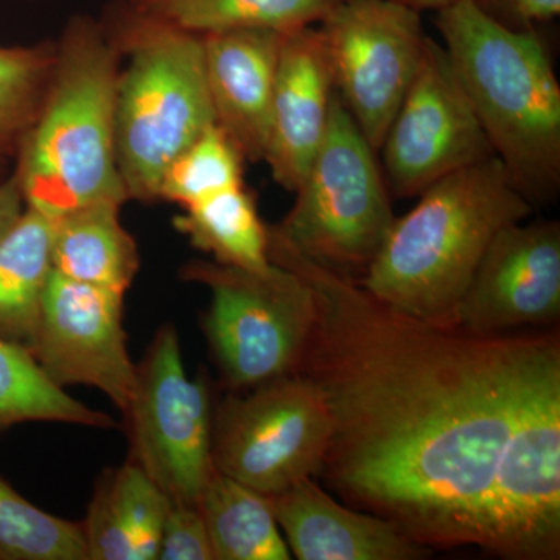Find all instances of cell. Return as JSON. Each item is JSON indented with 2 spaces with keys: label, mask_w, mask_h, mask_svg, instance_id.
Returning <instances> with one entry per match:
<instances>
[{
  "label": "cell",
  "mask_w": 560,
  "mask_h": 560,
  "mask_svg": "<svg viewBox=\"0 0 560 560\" xmlns=\"http://www.w3.org/2000/svg\"><path fill=\"white\" fill-rule=\"evenodd\" d=\"M217 560H289L270 497L213 470L198 501Z\"/></svg>",
  "instance_id": "21"
},
{
  "label": "cell",
  "mask_w": 560,
  "mask_h": 560,
  "mask_svg": "<svg viewBox=\"0 0 560 560\" xmlns=\"http://www.w3.org/2000/svg\"><path fill=\"white\" fill-rule=\"evenodd\" d=\"M334 95V73L319 28L283 33L264 161L272 179L291 194L326 136Z\"/></svg>",
  "instance_id": "15"
},
{
  "label": "cell",
  "mask_w": 560,
  "mask_h": 560,
  "mask_svg": "<svg viewBox=\"0 0 560 560\" xmlns=\"http://www.w3.org/2000/svg\"><path fill=\"white\" fill-rule=\"evenodd\" d=\"M173 224L217 264L248 271H264L272 264L270 230L245 184L184 208Z\"/></svg>",
  "instance_id": "23"
},
{
  "label": "cell",
  "mask_w": 560,
  "mask_h": 560,
  "mask_svg": "<svg viewBox=\"0 0 560 560\" xmlns=\"http://www.w3.org/2000/svg\"><path fill=\"white\" fill-rule=\"evenodd\" d=\"M245 161L230 136L212 125L171 162L162 175L160 200L184 209L243 186Z\"/></svg>",
  "instance_id": "27"
},
{
  "label": "cell",
  "mask_w": 560,
  "mask_h": 560,
  "mask_svg": "<svg viewBox=\"0 0 560 560\" xmlns=\"http://www.w3.org/2000/svg\"><path fill=\"white\" fill-rule=\"evenodd\" d=\"M109 35L127 55L114 109L116 158L128 200H160L171 162L215 125L202 36L121 9Z\"/></svg>",
  "instance_id": "5"
},
{
  "label": "cell",
  "mask_w": 560,
  "mask_h": 560,
  "mask_svg": "<svg viewBox=\"0 0 560 560\" xmlns=\"http://www.w3.org/2000/svg\"><path fill=\"white\" fill-rule=\"evenodd\" d=\"M0 560H88L81 523L39 510L0 478Z\"/></svg>",
  "instance_id": "26"
},
{
  "label": "cell",
  "mask_w": 560,
  "mask_h": 560,
  "mask_svg": "<svg viewBox=\"0 0 560 560\" xmlns=\"http://www.w3.org/2000/svg\"><path fill=\"white\" fill-rule=\"evenodd\" d=\"M285 219L270 234L308 259L352 276L366 271L396 215L377 151L335 91L326 136Z\"/></svg>",
  "instance_id": "6"
},
{
  "label": "cell",
  "mask_w": 560,
  "mask_h": 560,
  "mask_svg": "<svg viewBox=\"0 0 560 560\" xmlns=\"http://www.w3.org/2000/svg\"><path fill=\"white\" fill-rule=\"evenodd\" d=\"M138 464L168 497L198 504L212 460V405L202 378L184 370L178 331L165 324L154 335L142 363L136 366L132 396L124 410Z\"/></svg>",
  "instance_id": "10"
},
{
  "label": "cell",
  "mask_w": 560,
  "mask_h": 560,
  "mask_svg": "<svg viewBox=\"0 0 560 560\" xmlns=\"http://www.w3.org/2000/svg\"><path fill=\"white\" fill-rule=\"evenodd\" d=\"M124 298L51 270L31 349L54 385L94 386L121 411L136 383L124 329Z\"/></svg>",
  "instance_id": "13"
},
{
  "label": "cell",
  "mask_w": 560,
  "mask_h": 560,
  "mask_svg": "<svg viewBox=\"0 0 560 560\" xmlns=\"http://www.w3.org/2000/svg\"><path fill=\"white\" fill-rule=\"evenodd\" d=\"M22 422H62L113 429L105 412L92 410L54 385L31 352L0 340V430Z\"/></svg>",
  "instance_id": "24"
},
{
  "label": "cell",
  "mask_w": 560,
  "mask_h": 560,
  "mask_svg": "<svg viewBox=\"0 0 560 560\" xmlns=\"http://www.w3.org/2000/svg\"><path fill=\"white\" fill-rule=\"evenodd\" d=\"M180 278L210 291L205 334L231 389L256 388L298 371L316 313L311 285L300 275L275 261L248 271L195 260L184 265Z\"/></svg>",
  "instance_id": "7"
},
{
  "label": "cell",
  "mask_w": 560,
  "mask_h": 560,
  "mask_svg": "<svg viewBox=\"0 0 560 560\" xmlns=\"http://www.w3.org/2000/svg\"><path fill=\"white\" fill-rule=\"evenodd\" d=\"M25 209L20 184L13 173L0 179V238L16 223Z\"/></svg>",
  "instance_id": "30"
},
{
  "label": "cell",
  "mask_w": 560,
  "mask_h": 560,
  "mask_svg": "<svg viewBox=\"0 0 560 560\" xmlns=\"http://www.w3.org/2000/svg\"><path fill=\"white\" fill-rule=\"evenodd\" d=\"M161 560H213L212 544L198 504L171 501L162 525L158 558Z\"/></svg>",
  "instance_id": "28"
},
{
  "label": "cell",
  "mask_w": 560,
  "mask_h": 560,
  "mask_svg": "<svg viewBox=\"0 0 560 560\" xmlns=\"http://www.w3.org/2000/svg\"><path fill=\"white\" fill-rule=\"evenodd\" d=\"M55 44L46 97L11 172L25 206L49 219L94 202L128 201L114 136L119 47L88 18L70 21Z\"/></svg>",
  "instance_id": "3"
},
{
  "label": "cell",
  "mask_w": 560,
  "mask_h": 560,
  "mask_svg": "<svg viewBox=\"0 0 560 560\" xmlns=\"http://www.w3.org/2000/svg\"><path fill=\"white\" fill-rule=\"evenodd\" d=\"M434 22L493 156L530 205L555 200L560 189V84L539 33L504 27L474 0L445 7Z\"/></svg>",
  "instance_id": "4"
},
{
  "label": "cell",
  "mask_w": 560,
  "mask_h": 560,
  "mask_svg": "<svg viewBox=\"0 0 560 560\" xmlns=\"http://www.w3.org/2000/svg\"><path fill=\"white\" fill-rule=\"evenodd\" d=\"M341 0H128L125 9L194 35L318 25Z\"/></svg>",
  "instance_id": "22"
},
{
  "label": "cell",
  "mask_w": 560,
  "mask_h": 560,
  "mask_svg": "<svg viewBox=\"0 0 560 560\" xmlns=\"http://www.w3.org/2000/svg\"><path fill=\"white\" fill-rule=\"evenodd\" d=\"M51 219L27 208L0 238V340L31 352L51 268ZM32 355V353H31Z\"/></svg>",
  "instance_id": "20"
},
{
  "label": "cell",
  "mask_w": 560,
  "mask_h": 560,
  "mask_svg": "<svg viewBox=\"0 0 560 560\" xmlns=\"http://www.w3.org/2000/svg\"><path fill=\"white\" fill-rule=\"evenodd\" d=\"M475 5L512 31H533L560 14V0H474Z\"/></svg>",
  "instance_id": "29"
},
{
  "label": "cell",
  "mask_w": 560,
  "mask_h": 560,
  "mask_svg": "<svg viewBox=\"0 0 560 560\" xmlns=\"http://www.w3.org/2000/svg\"><path fill=\"white\" fill-rule=\"evenodd\" d=\"M57 44H0V158L16 156L49 88Z\"/></svg>",
  "instance_id": "25"
},
{
  "label": "cell",
  "mask_w": 560,
  "mask_h": 560,
  "mask_svg": "<svg viewBox=\"0 0 560 560\" xmlns=\"http://www.w3.org/2000/svg\"><path fill=\"white\" fill-rule=\"evenodd\" d=\"M330 434L323 393L293 372L221 401L212 415L213 467L264 495H278L320 474Z\"/></svg>",
  "instance_id": "8"
},
{
  "label": "cell",
  "mask_w": 560,
  "mask_h": 560,
  "mask_svg": "<svg viewBox=\"0 0 560 560\" xmlns=\"http://www.w3.org/2000/svg\"><path fill=\"white\" fill-rule=\"evenodd\" d=\"M560 315V224H510L490 243L460 301L458 326L504 334L551 326Z\"/></svg>",
  "instance_id": "14"
},
{
  "label": "cell",
  "mask_w": 560,
  "mask_h": 560,
  "mask_svg": "<svg viewBox=\"0 0 560 560\" xmlns=\"http://www.w3.org/2000/svg\"><path fill=\"white\" fill-rule=\"evenodd\" d=\"M291 555L300 560H419L431 550L394 523L338 503L313 478L270 497Z\"/></svg>",
  "instance_id": "17"
},
{
  "label": "cell",
  "mask_w": 560,
  "mask_h": 560,
  "mask_svg": "<svg viewBox=\"0 0 560 560\" xmlns=\"http://www.w3.org/2000/svg\"><path fill=\"white\" fill-rule=\"evenodd\" d=\"M397 2L404 3V5L418 11H440L445 9V7H451L453 3L459 2V0H397Z\"/></svg>",
  "instance_id": "31"
},
{
  "label": "cell",
  "mask_w": 560,
  "mask_h": 560,
  "mask_svg": "<svg viewBox=\"0 0 560 560\" xmlns=\"http://www.w3.org/2000/svg\"><path fill=\"white\" fill-rule=\"evenodd\" d=\"M318 25L335 91L378 151L422 60L420 11L397 0H341Z\"/></svg>",
  "instance_id": "11"
},
{
  "label": "cell",
  "mask_w": 560,
  "mask_h": 560,
  "mask_svg": "<svg viewBox=\"0 0 560 560\" xmlns=\"http://www.w3.org/2000/svg\"><path fill=\"white\" fill-rule=\"evenodd\" d=\"M7 160L5 158H0V179L5 178L9 173H7Z\"/></svg>",
  "instance_id": "32"
},
{
  "label": "cell",
  "mask_w": 560,
  "mask_h": 560,
  "mask_svg": "<svg viewBox=\"0 0 560 560\" xmlns=\"http://www.w3.org/2000/svg\"><path fill=\"white\" fill-rule=\"evenodd\" d=\"M119 202L101 201L51 219V268L77 282L125 294L138 276V243L120 221Z\"/></svg>",
  "instance_id": "19"
},
{
  "label": "cell",
  "mask_w": 560,
  "mask_h": 560,
  "mask_svg": "<svg viewBox=\"0 0 560 560\" xmlns=\"http://www.w3.org/2000/svg\"><path fill=\"white\" fill-rule=\"evenodd\" d=\"M377 153L388 189L400 198L419 197L445 176L493 156L447 51L429 36Z\"/></svg>",
  "instance_id": "12"
},
{
  "label": "cell",
  "mask_w": 560,
  "mask_h": 560,
  "mask_svg": "<svg viewBox=\"0 0 560 560\" xmlns=\"http://www.w3.org/2000/svg\"><path fill=\"white\" fill-rule=\"evenodd\" d=\"M486 551L511 560L560 555V361L523 394L501 448Z\"/></svg>",
  "instance_id": "9"
},
{
  "label": "cell",
  "mask_w": 560,
  "mask_h": 560,
  "mask_svg": "<svg viewBox=\"0 0 560 560\" xmlns=\"http://www.w3.org/2000/svg\"><path fill=\"white\" fill-rule=\"evenodd\" d=\"M270 259L315 296L296 372L329 408L327 486L429 550H486L497 460L523 394L560 361L558 335L434 326L272 235Z\"/></svg>",
  "instance_id": "1"
},
{
  "label": "cell",
  "mask_w": 560,
  "mask_h": 560,
  "mask_svg": "<svg viewBox=\"0 0 560 560\" xmlns=\"http://www.w3.org/2000/svg\"><path fill=\"white\" fill-rule=\"evenodd\" d=\"M533 205L495 156L445 176L394 220L363 289L434 326H458L460 301L497 234Z\"/></svg>",
  "instance_id": "2"
},
{
  "label": "cell",
  "mask_w": 560,
  "mask_h": 560,
  "mask_svg": "<svg viewBox=\"0 0 560 560\" xmlns=\"http://www.w3.org/2000/svg\"><path fill=\"white\" fill-rule=\"evenodd\" d=\"M283 33L237 28L202 36L215 124L246 161H264L267 151Z\"/></svg>",
  "instance_id": "16"
},
{
  "label": "cell",
  "mask_w": 560,
  "mask_h": 560,
  "mask_svg": "<svg viewBox=\"0 0 560 560\" xmlns=\"http://www.w3.org/2000/svg\"><path fill=\"white\" fill-rule=\"evenodd\" d=\"M168 506V497L138 464L106 471L81 523L88 559H156Z\"/></svg>",
  "instance_id": "18"
}]
</instances>
